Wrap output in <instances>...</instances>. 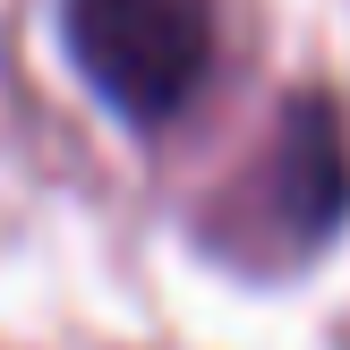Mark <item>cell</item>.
Masks as SVG:
<instances>
[{"mask_svg":"<svg viewBox=\"0 0 350 350\" xmlns=\"http://www.w3.org/2000/svg\"><path fill=\"white\" fill-rule=\"evenodd\" d=\"M60 43L120 120L163 129L205 85L214 9L205 0H60Z\"/></svg>","mask_w":350,"mask_h":350,"instance_id":"1","label":"cell"},{"mask_svg":"<svg viewBox=\"0 0 350 350\" xmlns=\"http://www.w3.org/2000/svg\"><path fill=\"white\" fill-rule=\"evenodd\" d=\"M273 205L299 239H325L350 214V154H342V111L334 94H291L273 129Z\"/></svg>","mask_w":350,"mask_h":350,"instance_id":"2","label":"cell"}]
</instances>
